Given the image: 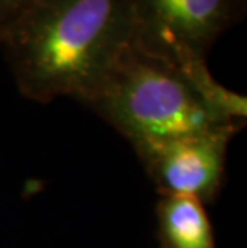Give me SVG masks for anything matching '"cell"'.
I'll use <instances>...</instances> for the list:
<instances>
[{
  "mask_svg": "<svg viewBox=\"0 0 247 248\" xmlns=\"http://www.w3.org/2000/svg\"><path fill=\"white\" fill-rule=\"evenodd\" d=\"M135 39L132 0H35L0 32L23 96L85 104Z\"/></svg>",
  "mask_w": 247,
  "mask_h": 248,
  "instance_id": "1",
  "label": "cell"
},
{
  "mask_svg": "<svg viewBox=\"0 0 247 248\" xmlns=\"http://www.w3.org/2000/svg\"><path fill=\"white\" fill-rule=\"evenodd\" d=\"M87 108L127 140L135 152L227 125H244L246 96L215 80L207 62L180 67L132 45Z\"/></svg>",
  "mask_w": 247,
  "mask_h": 248,
  "instance_id": "2",
  "label": "cell"
},
{
  "mask_svg": "<svg viewBox=\"0 0 247 248\" xmlns=\"http://www.w3.org/2000/svg\"><path fill=\"white\" fill-rule=\"evenodd\" d=\"M133 42L180 67L207 62L220 37L243 18L246 0H132Z\"/></svg>",
  "mask_w": 247,
  "mask_h": 248,
  "instance_id": "3",
  "label": "cell"
},
{
  "mask_svg": "<svg viewBox=\"0 0 247 248\" xmlns=\"http://www.w3.org/2000/svg\"><path fill=\"white\" fill-rule=\"evenodd\" d=\"M244 125H227L181 136L138 152L161 195H191L212 202L222 187L231 138Z\"/></svg>",
  "mask_w": 247,
  "mask_h": 248,
  "instance_id": "4",
  "label": "cell"
},
{
  "mask_svg": "<svg viewBox=\"0 0 247 248\" xmlns=\"http://www.w3.org/2000/svg\"><path fill=\"white\" fill-rule=\"evenodd\" d=\"M162 248H215L214 232L201 200L161 195L156 208Z\"/></svg>",
  "mask_w": 247,
  "mask_h": 248,
  "instance_id": "5",
  "label": "cell"
},
{
  "mask_svg": "<svg viewBox=\"0 0 247 248\" xmlns=\"http://www.w3.org/2000/svg\"><path fill=\"white\" fill-rule=\"evenodd\" d=\"M35 0H0V32L18 19Z\"/></svg>",
  "mask_w": 247,
  "mask_h": 248,
  "instance_id": "6",
  "label": "cell"
}]
</instances>
